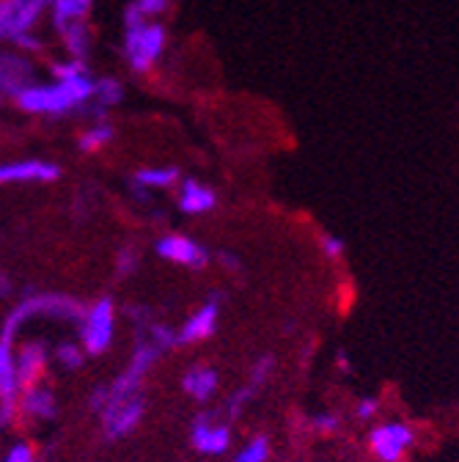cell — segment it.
<instances>
[{
  "label": "cell",
  "instance_id": "6da1fadb",
  "mask_svg": "<svg viewBox=\"0 0 459 462\" xmlns=\"http://www.w3.org/2000/svg\"><path fill=\"white\" fill-rule=\"evenodd\" d=\"M96 97V83L83 75L75 80H59L55 86H31L25 88L17 99V105L28 113H67L78 105H83L86 99Z\"/></svg>",
  "mask_w": 459,
  "mask_h": 462
},
{
  "label": "cell",
  "instance_id": "7a4b0ae2",
  "mask_svg": "<svg viewBox=\"0 0 459 462\" xmlns=\"http://www.w3.org/2000/svg\"><path fill=\"white\" fill-rule=\"evenodd\" d=\"M88 309L69 298V295H59V292H39V295H28L17 303V309H12V314L6 317L4 328L20 330L23 322L33 319V317H47V319H61V322H72V325H83Z\"/></svg>",
  "mask_w": 459,
  "mask_h": 462
},
{
  "label": "cell",
  "instance_id": "3957f363",
  "mask_svg": "<svg viewBox=\"0 0 459 462\" xmlns=\"http://www.w3.org/2000/svg\"><path fill=\"white\" fill-rule=\"evenodd\" d=\"M113 330H116V306H113L110 298H99L88 309V314L80 325V338H83L86 353L102 356L113 341Z\"/></svg>",
  "mask_w": 459,
  "mask_h": 462
},
{
  "label": "cell",
  "instance_id": "277c9868",
  "mask_svg": "<svg viewBox=\"0 0 459 462\" xmlns=\"http://www.w3.org/2000/svg\"><path fill=\"white\" fill-rule=\"evenodd\" d=\"M162 44H165V28L162 25H143V28L127 31L124 52L130 58L133 69L135 72H146L160 58Z\"/></svg>",
  "mask_w": 459,
  "mask_h": 462
},
{
  "label": "cell",
  "instance_id": "5b68a950",
  "mask_svg": "<svg viewBox=\"0 0 459 462\" xmlns=\"http://www.w3.org/2000/svg\"><path fill=\"white\" fill-rule=\"evenodd\" d=\"M413 443H416V432L401 421L380 424L369 435V446L380 462H401V457L408 454Z\"/></svg>",
  "mask_w": 459,
  "mask_h": 462
},
{
  "label": "cell",
  "instance_id": "8992f818",
  "mask_svg": "<svg viewBox=\"0 0 459 462\" xmlns=\"http://www.w3.org/2000/svg\"><path fill=\"white\" fill-rule=\"evenodd\" d=\"M143 411H146V402L143 396H133V399H124V402H110L107 408L102 411V432L107 440H119L124 435H130L141 419H143Z\"/></svg>",
  "mask_w": 459,
  "mask_h": 462
},
{
  "label": "cell",
  "instance_id": "52a82bcc",
  "mask_svg": "<svg viewBox=\"0 0 459 462\" xmlns=\"http://www.w3.org/2000/svg\"><path fill=\"white\" fill-rule=\"evenodd\" d=\"M154 251L165 262H174V264H182V267H193V270H204L209 264V251L204 245H198L196 240L185 237V235H165V237H160Z\"/></svg>",
  "mask_w": 459,
  "mask_h": 462
},
{
  "label": "cell",
  "instance_id": "ba28073f",
  "mask_svg": "<svg viewBox=\"0 0 459 462\" xmlns=\"http://www.w3.org/2000/svg\"><path fill=\"white\" fill-rule=\"evenodd\" d=\"M44 4L47 0H4V9H0V33L6 39L25 36L39 20Z\"/></svg>",
  "mask_w": 459,
  "mask_h": 462
},
{
  "label": "cell",
  "instance_id": "9c48e42d",
  "mask_svg": "<svg viewBox=\"0 0 459 462\" xmlns=\"http://www.w3.org/2000/svg\"><path fill=\"white\" fill-rule=\"evenodd\" d=\"M190 443L201 454L220 457L232 446V432H228L225 424H217L212 413H201L190 427Z\"/></svg>",
  "mask_w": 459,
  "mask_h": 462
},
{
  "label": "cell",
  "instance_id": "30bf717a",
  "mask_svg": "<svg viewBox=\"0 0 459 462\" xmlns=\"http://www.w3.org/2000/svg\"><path fill=\"white\" fill-rule=\"evenodd\" d=\"M61 177V165L47 160H20L0 168V182H55Z\"/></svg>",
  "mask_w": 459,
  "mask_h": 462
},
{
  "label": "cell",
  "instance_id": "8fae6325",
  "mask_svg": "<svg viewBox=\"0 0 459 462\" xmlns=\"http://www.w3.org/2000/svg\"><path fill=\"white\" fill-rule=\"evenodd\" d=\"M217 317H220V298H209L193 317L185 319V325L179 328V344H196L209 338L217 330Z\"/></svg>",
  "mask_w": 459,
  "mask_h": 462
},
{
  "label": "cell",
  "instance_id": "7c38bea8",
  "mask_svg": "<svg viewBox=\"0 0 459 462\" xmlns=\"http://www.w3.org/2000/svg\"><path fill=\"white\" fill-rule=\"evenodd\" d=\"M47 344L44 341H28L17 350V377H20V388H31L39 385L44 369H47Z\"/></svg>",
  "mask_w": 459,
  "mask_h": 462
},
{
  "label": "cell",
  "instance_id": "4fadbf2b",
  "mask_svg": "<svg viewBox=\"0 0 459 462\" xmlns=\"http://www.w3.org/2000/svg\"><path fill=\"white\" fill-rule=\"evenodd\" d=\"M20 411L31 419H39V421H50L59 416V402H55V393L47 388V385H31L23 391L20 396Z\"/></svg>",
  "mask_w": 459,
  "mask_h": 462
},
{
  "label": "cell",
  "instance_id": "5bb4252c",
  "mask_svg": "<svg viewBox=\"0 0 459 462\" xmlns=\"http://www.w3.org/2000/svg\"><path fill=\"white\" fill-rule=\"evenodd\" d=\"M31 80H33V72H31V67L23 61V58L4 55V69H0V86H4L6 94L20 97L25 88L33 86Z\"/></svg>",
  "mask_w": 459,
  "mask_h": 462
},
{
  "label": "cell",
  "instance_id": "9a60e30c",
  "mask_svg": "<svg viewBox=\"0 0 459 462\" xmlns=\"http://www.w3.org/2000/svg\"><path fill=\"white\" fill-rule=\"evenodd\" d=\"M215 204H217L215 190L204 188L196 180H185L182 193H179V209L182 212H188V215H204V212H212Z\"/></svg>",
  "mask_w": 459,
  "mask_h": 462
},
{
  "label": "cell",
  "instance_id": "2e32d148",
  "mask_svg": "<svg viewBox=\"0 0 459 462\" xmlns=\"http://www.w3.org/2000/svg\"><path fill=\"white\" fill-rule=\"evenodd\" d=\"M217 372L212 369V366H204V364H198V366H190L188 372H185V377H182V388H185V393L188 396H193V399H198V402H207L215 391H217Z\"/></svg>",
  "mask_w": 459,
  "mask_h": 462
},
{
  "label": "cell",
  "instance_id": "e0dca14e",
  "mask_svg": "<svg viewBox=\"0 0 459 462\" xmlns=\"http://www.w3.org/2000/svg\"><path fill=\"white\" fill-rule=\"evenodd\" d=\"M91 9V0H55V25L61 31L78 20H83Z\"/></svg>",
  "mask_w": 459,
  "mask_h": 462
},
{
  "label": "cell",
  "instance_id": "ac0fdd59",
  "mask_svg": "<svg viewBox=\"0 0 459 462\" xmlns=\"http://www.w3.org/2000/svg\"><path fill=\"white\" fill-rule=\"evenodd\" d=\"M179 180L177 168H143L135 173L138 188H174Z\"/></svg>",
  "mask_w": 459,
  "mask_h": 462
},
{
  "label": "cell",
  "instance_id": "d6986e66",
  "mask_svg": "<svg viewBox=\"0 0 459 462\" xmlns=\"http://www.w3.org/2000/svg\"><path fill=\"white\" fill-rule=\"evenodd\" d=\"M86 346L83 344H72V341H61L55 346V364H59L64 372H78L86 364Z\"/></svg>",
  "mask_w": 459,
  "mask_h": 462
},
{
  "label": "cell",
  "instance_id": "ffe728a7",
  "mask_svg": "<svg viewBox=\"0 0 459 462\" xmlns=\"http://www.w3.org/2000/svg\"><path fill=\"white\" fill-rule=\"evenodd\" d=\"M64 39H67V47L75 52V58H83L86 52H88V31H86V23H72V25H67L64 31Z\"/></svg>",
  "mask_w": 459,
  "mask_h": 462
},
{
  "label": "cell",
  "instance_id": "44dd1931",
  "mask_svg": "<svg viewBox=\"0 0 459 462\" xmlns=\"http://www.w3.org/2000/svg\"><path fill=\"white\" fill-rule=\"evenodd\" d=\"M113 141V127H107V125H96L94 130H88V133H83L80 135V141H78V146L83 149V152H99L105 143H110Z\"/></svg>",
  "mask_w": 459,
  "mask_h": 462
},
{
  "label": "cell",
  "instance_id": "7402d4cb",
  "mask_svg": "<svg viewBox=\"0 0 459 462\" xmlns=\"http://www.w3.org/2000/svg\"><path fill=\"white\" fill-rule=\"evenodd\" d=\"M124 97L122 91V83L119 80H113V78H105L96 83V99H99V110L102 107H110V105H119Z\"/></svg>",
  "mask_w": 459,
  "mask_h": 462
},
{
  "label": "cell",
  "instance_id": "603a6c76",
  "mask_svg": "<svg viewBox=\"0 0 459 462\" xmlns=\"http://www.w3.org/2000/svg\"><path fill=\"white\" fill-rule=\"evenodd\" d=\"M270 459V443L267 438H253L240 454L234 462H267Z\"/></svg>",
  "mask_w": 459,
  "mask_h": 462
},
{
  "label": "cell",
  "instance_id": "cb8c5ba5",
  "mask_svg": "<svg viewBox=\"0 0 459 462\" xmlns=\"http://www.w3.org/2000/svg\"><path fill=\"white\" fill-rule=\"evenodd\" d=\"M52 75L59 78V80H75V78H83V75H86L83 58H75V61H69V64H55V67H52Z\"/></svg>",
  "mask_w": 459,
  "mask_h": 462
},
{
  "label": "cell",
  "instance_id": "d4e9b609",
  "mask_svg": "<svg viewBox=\"0 0 459 462\" xmlns=\"http://www.w3.org/2000/svg\"><path fill=\"white\" fill-rule=\"evenodd\" d=\"M4 462H36V451H33L31 443L17 440V443L9 448V454L4 457Z\"/></svg>",
  "mask_w": 459,
  "mask_h": 462
},
{
  "label": "cell",
  "instance_id": "484cf974",
  "mask_svg": "<svg viewBox=\"0 0 459 462\" xmlns=\"http://www.w3.org/2000/svg\"><path fill=\"white\" fill-rule=\"evenodd\" d=\"M311 424H314V430L322 432V435H335V432L341 430V419H338L335 413H319V416L311 419Z\"/></svg>",
  "mask_w": 459,
  "mask_h": 462
},
{
  "label": "cell",
  "instance_id": "4316f807",
  "mask_svg": "<svg viewBox=\"0 0 459 462\" xmlns=\"http://www.w3.org/2000/svg\"><path fill=\"white\" fill-rule=\"evenodd\" d=\"M319 248H322V254L327 256V259H341L344 256V240L341 237H335V235H322L319 237Z\"/></svg>",
  "mask_w": 459,
  "mask_h": 462
},
{
  "label": "cell",
  "instance_id": "83f0119b",
  "mask_svg": "<svg viewBox=\"0 0 459 462\" xmlns=\"http://www.w3.org/2000/svg\"><path fill=\"white\" fill-rule=\"evenodd\" d=\"M377 411H380V402H377L374 396H363V399L358 402V408H355V416H358L361 421H369V419L377 416Z\"/></svg>",
  "mask_w": 459,
  "mask_h": 462
},
{
  "label": "cell",
  "instance_id": "f1b7e54d",
  "mask_svg": "<svg viewBox=\"0 0 459 462\" xmlns=\"http://www.w3.org/2000/svg\"><path fill=\"white\" fill-rule=\"evenodd\" d=\"M124 23H127V31H133V28H143V25H146V14L141 12V6H138V4H130V6L124 9Z\"/></svg>",
  "mask_w": 459,
  "mask_h": 462
},
{
  "label": "cell",
  "instance_id": "f546056e",
  "mask_svg": "<svg viewBox=\"0 0 459 462\" xmlns=\"http://www.w3.org/2000/svg\"><path fill=\"white\" fill-rule=\"evenodd\" d=\"M135 264H138V254H135V248H124V251L119 254V275H130V273H135Z\"/></svg>",
  "mask_w": 459,
  "mask_h": 462
},
{
  "label": "cell",
  "instance_id": "4dcf8cb0",
  "mask_svg": "<svg viewBox=\"0 0 459 462\" xmlns=\"http://www.w3.org/2000/svg\"><path fill=\"white\" fill-rule=\"evenodd\" d=\"M135 4L141 6V12H143L146 17H151V14H160V12L168 6V0H135Z\"/></svg>",
  "mask_w": 459,
  "mask_h": 462
},
{
  "label": "cell",
  "instance_id": "1f68e13d",
  "mask_svg": "<svg viewBox=\"0 0 459 462\" xmlns=\"http://www.w3.org/2000/svg\"><path fill=\"white\" fill-rule=\"evenodd\" d=\"M14 42H17V44H23V47H28V50H36V47H39V42H36L33 36H28V33H25V36H20V39H14Z\"/></svg>",
  "mask_w": 459,
  "mask_h": 462
},
{
  "label": "cell",
  "instance_id": "d6a6232c",
  "mask_svg": "<svg viewBox=\"0 0 459 462\" xmlns=\"http://www.w3.org/2000/svg\"><path fill=\"white\" fill-rule=\"evenodd\" d=\"M220 259L225 262V267H228V270H234V267L240 264V259H234V256H228V254H220Z\"/></svg>",
  "mask_w": 459,
  "mask_h": 462
},
{
  "label": "cell",
  "instance_id": "836d02e7",
  "mask_svg": "<svg viewBox=\"0 0 459 462\" xmlns=\"http://www.w3.org/2000/svg\"><path fill=\"white\" fill-rule=\"evenodd\" d=\"M47 4H55V0H47Z\"/></svg>",
  "mask_w": 459,
  "mask_h": 462
}]
</instances>
